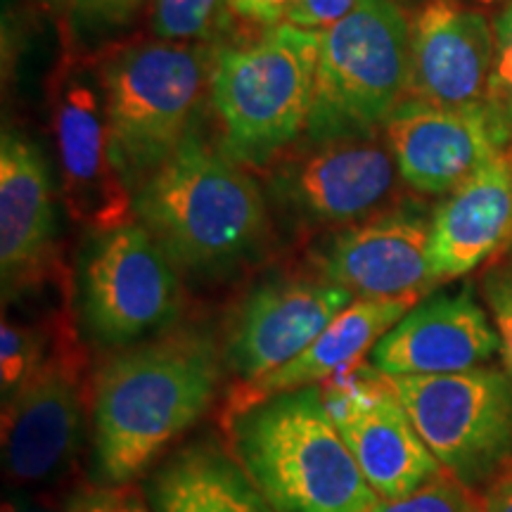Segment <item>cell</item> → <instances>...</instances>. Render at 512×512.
<instances>
[{"label": "cell", "instance_id": "6da1fadb", "mask_svg": "<svg viewBox=\"0 0 512 512\" xmlns=\"http://www.w3.org/2000/svg\"><path fill=\"white\" fill-rule=\"evenodd\" d=\"M223 356L200 332H171L114 354L95 375L93 446L102 484L147 475L216 399Z\"/></svg>", "mask_w": 512, "mask_h": 512}, {"label": "cell", "instance_id": "7a4b0ae2", "mask_svg": "<svg viewBox=\"0 0 512 512\" xmlns=\"http://www.w3.org/2000/svg\"><path fill=\"white\" fill-rule=\"evenodd\" d=\"M133 216L176 268L195 275L233 271L268 238L266 197L247 166L197 133L133 190Z\"/></svg>", "mask_w": 512, "mask_h": 512}, {"label": "cell", "instance_id": "3957f363", "mask_svg": "<svg viewBox=\"0 0 512 512\" xmlns=\"http://www.w3.org/2000/svg\"><path fill=\"white\" fill-rule=\"evenodd\" d=\"M235 458L275 512H373L382 501L330 418L320 384L228 415Z\"/></svg>", "mask_w": 512, "mask_h": 512}, {"label": "cell", "instance_id": "277c9868", "mask_svg": "<svg viewBox=\"0 0 512 512\" xmlns=\"http://www.w3.org/2000/svg\"><path fill=\"white\" fill-rule=\"evenodd\" d=\"M318 48L320 31L285 22L256 41L216 50L209 98L230 159L268 169L306 133Z\"/></svg>", "mask_w": 512, "mask_h": 512}, {"label": "cell", "instance_id": "5b68a950", "mask_svg": "<svg viewBox=\"0 0 512 512\" xmlns=\"http://www.w3.org/2000/svg\"><path fill=\"white\" fill-rule=\"evenodd\" d=\"M214 57L209 43L159 38L102 57L114 162L131 190L169 162L195 133Z\"/></svg>", "mask_w": 512, "mask_h": 512}, {"label": "cell", "instance_id": "8992f818", "mask_svg": "<svg viewBox=\"0 0 512 512\" xmlns=\"http://www.w3.org/2000/svg\"><path fill=\"white\" fill-rule=\"evenodd\" d=\"M408 83L411 19L396 0H358L347 17L320 31L306 140L382 133L408 100Z\"/></svg>", "mask_w": 512, "mask_h": 512}, {"label": "cell", "instance_id": "52a82bcc", "mask_svg": "<svg viewBox=\"0 0 512 512\" xmlns=\"http://www.w3.org/2000/svg\"><path fill=\"white\" fill-rule=\"evenodd\" d=\"M48 91L69 216L93 233L131 223L133 190L114 162L102 62L64 43Z\"/></svg>", "mask_w": 512, "mask_h": 512}, {"label": "cell", "instance_id": "ba28073f", "mask_svg": "<svg viewBox=\"0 0 512 512\" xmlns=\"http://www.w3.org/2000/svg\"><path fill=\"white\" fill-rule=\"evenodd\" d=\"M427 448L460 484L494 479L512 460V377L496 366L392 377Z\"/></svg>", "mask_w": 512, "mask_h": 512}, {"label": "cell", "instance_id": "9c48e42d", "mask_svg": "<svg viewBox=\"0 0 512 512\" xmlns=\"http://www.w3.org/2000/svg\"><path fill=\"white\" fill-rule=\"evenodd\" d=\"M79 309L100 347H136L181 311L178 268L138 221L98 233L81 259Z\"/></svg>", "mask_w": 512, "mask_h": 512}, {"label": "cell", "instance_id": "30bf717a", "mask_svg": "<svg viewBox=\"0 0 512 512\" xmlns=\"http://www.w3.org/2000/svg\"><path fill=\"white\" fill-rule=\"evenodd\" d=\"M399 181L382 133L309 143L268 166V190L304 226H356L387 211Z\"/></svg>", "mask_w": 512, "mask_h": 512}, {"label": "cell", "instance_id": "8fae6325", "mask_svg": "<svg viewBox=\"0 0 512 512\" xmlns=\"http://www.w3.org/2000/svg\"><path fill=\"white\" fill-rule=\"evenodd\" d=\"M86 422L83 356L69 330L22 389L3 403V467L15 486L60 479L79 456Z\"/></svg>", "mask_w": 512, "mask_h": 512}, {"label": "cell", "instance_id": "7c38bea8", "mask_svg": "<svg viewBox=\"0 0 512 512\" xmlns=\"http://www.w3.org/2000/svg\"><path fill=\"white\" fill-rule=\"evenodd\" d=\"M354 294L330 280H268L242 299L228 325L223 366L238 384L283 368L354 304Z\"/></svg>", "mask_w": 512, "mask_h": 512}, {"label": "cell", "instance_id": "4fadbf2b", "mask_svg": "<svg viewBox=\"0 0 512 512\" xmlns=\"http://www.w3.org/2000/svg\"><path fill=\"white\" fill-rule=\"evenodd\" d=\"M494 60V27L458 0H425L411 19L408 100L441 110L482 107Z\"/></svg>", "mask_w": 512, "mask_h": 512}, {"label": "cell", "instance_id": "5bb4252c", "mask_svg": "<svg viewBox=\"0 0 512 512\" xmlns=\"http://www.w3.org/2000/svg\"><path fill=\"white\" fill-rule=\"evenodd\" d=\"M320 271L356 299H422L434 285L430 221L411 209L370 216L330 240Z\"/></svg>", "mask_w": 512, "mask_h": 512}, {"label": "cell", "instance_id": "9a60e30c", "mask_svg": "<svg viewBox=\"0 0 512 512\" xmlns=\"http://www.w3.org/2000/svg\"><path fill=\"white\" fill-rule=\"evenodd\" d=\"M501 354L494 318L472 287L420 299L370 351V363L389 377L446 375L484 366Z\"/></svg>", "mask_w": 512, "mask_h": 512}, {"label": "cell", "instance_id": "2e32d148", "mask_svg": "<svg viewBox=\"0 0 512 512\" xmlns=\"http://www.w3.org/2000/svg\"><path fill=\"white\" fill-rule=\"evenodd\" d=\"M382 136L403 183L422 195H448L503 155L482 107L441 110L406 100L384 124Z\"/></svg>", "mask_w": 512, "mask_h": 512}, {"label": "cell", "instance_id": "e0dca14e", "mask_svg": "<svg viewBox=\"0 0 512 512\" xmlns=\"http://www.w3.org/2000/svg\"><path fill=\"white\" fill-rule=\"evenodd\" d=\"M55 209L41 150L5 131L0 140V273L5 299L48 275Z\"/></svg>", "mask_w": 512, "mask_h": 512}, {"label": "cell", "instance_id": "ac0fdd59", "mask_svg": "<svg viewBox=\"0 0 512 512\" xmlns=\"http://www.w3.org/2000/svg\"><path fill=\"white\" fill-rule=\"evenodd\" d=\"M512 238V159L498 155L448 192L430 219L434 285L472 273Z\"/></svg>", "mask_w": 512, "mask_h": 512}, {"label": "cell", "instance_id": "d6986e66", "mask_svg": "<svg viewBox=\"0 0 512 512\" xmlns=\"http://www.w3.org/2000/svg\"><path fill=\"white\" fill-rule=\"evenodd\" d=\"M420 299H354L297 358L249 384H235L228 415L280 392L313 387L354 368Z\"/></svg>", "mask_w": 512, "mask_h": 512}, {"label": "cell", "instance_id": "ffe728a7", "mask_svg": "<svg viewBox=\"0 0 512 512\" xmlns=\"http://www.w3.org/2000/svg\"><path fill=\"white\" fill-rule=\"evenodd\" d=\"M337 427L363 477L384 501L413 494L444 475V467L415 430L392 377L373 403Z\"/></svg>", "mask_w": 512, "mask_h": 512}, {"label": "cell", "instance_id": "44dd1931", "mask_svg": "<svg viewBox=\"0 0 512 512\" xmlns=\"http://www.w3.org/2000/svg\"><path fill=\"white\" fill-rule=\"evenodd\" d=\"M143 496L152 512H275L240 460L209 439L152 467Z\"/></svg>", "mask_w": 512, "mask_h": 512}, {"label": "cell", "instance_id": "7402d4cb", "mask_svg": "<svg viewBox=\"0 0 512 512\" xmlns=\"http://www.w3.org/2000/svg\"><path fill=\"white\" fill-rule=\"evenodd\" d=\"M228 0H152L159 41L209 43L228 24Z\"/></svg>", "mask_w": 512, "mask_h": 512}, {"label": "cell", "instance_id": "603a6c76", "mask_svg": "<svg viewBox=\"0 0 512 512\" xmlns=\"http://www.w3.org/2000/svg\"><path fill=\"white\" fill-rule=\"evenodd\" d=\"M482 110L498 143L508 145L512 138V3L494 24V60Z\"/></svg>", "mask_w": 512, "mask_h": 512}, {"label": "cell", "instance_id": "cb8c5ba5", "mask_svg": "<svg viewBox=\"0 0 512 512\" xmlns=\"http://www.w3.org/2000/svg\"><path fill=\"white\" fill-rule=\"evenodd\" d=\"M48 337L31 325L3 318L0 328V392L3 403L15 396L48 356Z\"/></svg>", "mask_w": 512, "mask_h": 512}, {"label": "cell", "instance_id": "d4e9b609", "mask_svg": "<svg viewBox=\"0 0 512 512\" xmlns=\"http://www.w3.org/2000/svg\"><path fill=\"white\" fill-rule=\"evenodd\" d=\"M373 512H482V501L472 494L470 486L451 475H441L403 498H382Z\"/></svg>", "mask_w": 512, "mask_h": 512}, {"label": "cell", "instance_id": "484cf974", "mask_svg": "<svg viewBox=\"0 0 512 512\" xmlns=\"http://www.w3.org/2000/svg\"><path fill=\"white\" fill-rule=\"evenodd\" d=\"M69 512H152L143 491L126 486H93L72 496L67 505Z\"/></svg>", "mask_w": 512, "mask_h": 512}, {"label": "cell", "instance_id": "4316f807", "mask_svg": "<svg viewBox=\"0 0 512 512\" xmlns=\"http://www.w3.org/2000/svg\"><path fill=\"white\" fill-rule=\"evenodd\" d=\"M484 297L501 337V356L512 377V271H494L484 280Z\"/></svg>", "mask_w": 512, "mask_h": 512}, {"label": "cell", "instance_id": "83f0119b", "mask_svg": "<svg viewBox=\"0 0 512 512\" xmlns=\"http://www.w3.org/2000/svg\"><path fill=\"white\" fill-rule=\"evenodd\" d=\"M358 0H294L287 10L285 22L294 27L323 31L347 17Z\"/></svg>", "mask_w": 512, "mask_h": 512}, {"label": "cell", "instance_id": "f1b7e54d", "mask_svg": "<svg viewBox=\"0 0 512 512\" xmlns=\"http://www.w3.org/2000/svg\"><path fill=\"white\" fill-rule=\"evenodd\" d=\"M72 17L102 24H124L147 0H53Z\"/></svg>", "mask_w": 512, "mask_h": 512}, {"label": "cell", "instance_id": "f546056e", "mask_svg": "<svg viewBox=\"0 0 512 512\" xmlns=\"http://www.w3.org/2000/svg\"><path fill=\"white\" fill-rule=\"evenodd\" d=\"M292 3L294 0H228L230 10L235 15L259 24H268V27H275L280 19H285Z\"/></svg>", "mask_w": 512, "mask_h": 512}, {"label": "cell", "instance_id": "4dcf8cb0", "mask_svg": "<svg viewBox=\"0 0 512 512\" xmlns=\"http://www.w3.org/2000/svg\"><path fill=\"white\" fill-rule=\"evenodd\" d=\"M482 512H512V460L491 479L482 498Z\"/></svg>", "mask_w": 512, "mask_h": 512}, {"label": "cell", "instance_id": "1f68e13d", "mask_svg": "<svg viewBox=\"0 0 512 512\" xmlns=\"http://www.w3.org/2000/svg\"><path fill=\"white\" fill-rule=\"evenodd\" d=\"M5 512H57L50 508H36V505H17V503H8L5 505ZM69 512V510H64Z\"/></svg>", "mask_w": 512, "mask_h": 512}, {"label": "cell", "instance_id": "d6a6232c", "mask_svg": "<svg viewBox=\"0 0 512 512\" xmlns=\"http://www.w3.org/2000/svg\"><path fill=\"white\" fill-rule=\"evenodd\" d=\"M510 159H512V155H510Z\"/></svg>", "mask_w": 512, "mask_h": 512}]
</instances>
